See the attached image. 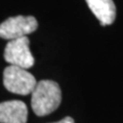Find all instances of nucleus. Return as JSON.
Instances as JSON below:
<instances>
[{"mask_svg":"<svg viewBox=\"0 0 123 123\" xmlns=\"http://www.w3.org/2000/svg\"><path fill=\"white\" fill-rule=\"evenodd\" d=\"M28 108L22 101L0 103V123H26Z\"/></svg>","mask_w":123,"mask_h":123,"instance_id":"5","label":"nucleus"},{"mask_svg":"<svg viewBox=\"0 0 123 123\" xmlns=\"http://www.w3.org/2000/svg\"><path fill=\"white\" fill-rule=\"evenodd\" d=\"M53 123H75V122L73 120V118H71V117H65L64 119H62L59 122H53Z\"/></svg>","mask_w":123,"mask_h":123,"instance_id":"7","label":"nucleus"},{"mask_svg":"<svg viewBox=\"0 0 123 123\" xmlns=\"http://www.w3.org/2000/svg\"><path fill=\"white\" fill-rule=\"evenodd\" d=\"M31 94V106L37 116H46L52 113L62 102L61 87L52 80H41L37 82Z\"/></svg>","mask_w":123,"mask_h":123,"instance_id":"1","label":"nucleus"},{"mask_svg":"<svg viewBox=\"0 0 123 123\" xmlns=\"http://www.w3.org/2000/svg\"><path fill=\"white\" fill-rule=\"evenodd\" d=\"M88 7L102 26L113 24L116 18V6L113 0H85Z\"/></svg>","mask_w":123,"mask_h":123,"instance_id":"6","label":"nucleus"},{"mask_svg":"<svg viewBox=\"0 0 123 123\" xmlns=\"http://www.w3.org/2000/svg\"><path fill=\"white\" fill-rule=\"evenodd\" d=\"M3 84L12 93L27 95L32 93L37 81L35 77L25 69L8 66L3 71Z\"/></svg>","mask_w":123,"mask_h":123,"instance_id":"2","label":"nucleus"},{"mask_svg":"<svg viewBox=\"0 0 123 123\" xmlns=\"http://www.w3.org/2000/svg\"><path fill=\"white\" fill-rule=\"evenodd\" d=\"M29 38L22 37L18 39L10 40L4 49V59L10 66L20 67L27 70L34 66L35 60L29 48Z\"/></svg>","mask_w":123,"mask_h":123,"instance_id":"4","label":"nucleus"},{"mask_svg":"<svg viewBox=\"0 0 123 123\" xmlns=\"http://www.w3.org/2000/svg\"><path fill=\"white\" fill-rule=\"evenodd\" d=\"M37 28L38 22L32 15L11 17L0 24V37L9 41L18 39L35 32Z\"/></svg>","mask_w":123,"mask_h":123,"instance_id":"3","label":"nucleus"}]
</instances>
